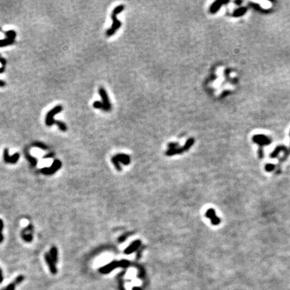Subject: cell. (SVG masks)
<instances>
[{"label": "cell", "instance_id": "cell-25", "mask_svg": "<svg viewBox=\"0 0 290 290\" xmlns=\"http://www.w3.org/2000/svg\"><path fill=\"white\" fill-rule=\"evenodd\" d=\"M16 285L15 284V283L13 281L12 283H10V284L8 285L6 288L3 289L2 290H15V289H16Z\"/></svg>", "mask_w": 290, "mask_h": 290}, {"label": "cell", "instance_id": "cell-16", "mask_svg": "<svg viewBox=\"0 0 290 290\" xmlns=\"http://www.w3.org/2000/svg\"><path fill=\"white\" fill-rule=\"evenodd\" d=\"M25 155H26V158L28 159V160L30 162V163L31 164V165L32 167L36 166L37 163H38V160H37V159L35 157H34L32 155H30L28 152L25 153Z\"/></svg>", "mask_w": 290, "mask_h": 290}, {"label": "cell", "instance_id": "cell-20", "mask_svg": "<svg viewBox=\"0 0 290 290\" xmlns=\"http://www.w3.org/2000/svg\"><path fill=\"white\" fill-rule=\"evenodd\" d=\"M33 146H35V147L39 148V149H43V150H47V149H48V147L47 146V145L44 144V143L40 142H34Z\"/></svg>", "mask_w": 290, "mask_h": 290}, {"label": "cell", "instance_id": "cell-29", "mask_svg": "<svg viewBox=\"0 0 290 290\" xmlns=\"http://www.w3.org/2000/svg\"><path fill=\"white\" fill-rule=\"evenodd\" d=\"M0 63H2V66H4L6 65V59H4L3 58H2V57H1V55H0Z\"/></svg>", "mask_w": 290, "mask_h": 290}, {"label": "cell", "instance_id": "cell-11", "mask_svg": "<svg viewBox=\"0 0 290 290\" xmlns=\"http://www.w3.org/2000/svg\"><path fill=\"white\" fill-rule=\"evenodd\" d=\"M281 151H283V152H285V153H289L288 150H287V149L286 147V146H277V147L276 148V149H275L273 151L272 153H271V158L277 157V156H278L279 154V153H281Z\"/></svg>", "mask_w": 290, "mask_h": 290}, {"label": "cell", "instance_id": "cell-1", "mask_svg": "<svg viewBox=\"0 0 290 290\" xmlns=\"http://www.w3.org/2000/svg\"><path fill=\"white\" fill-rule=\"evenodd\" d=\"M62 109H63V107L61 105H57L55 108H53L52 110L50 111L49 112H48L47 115V118H46V124L48 126H50L54 124H57L58 126L60 128V130L65 132L67 130V126H66L65 124L62 122L57 121V120H54L53 119L54 116L61 112Z\"/></svg>", "mask_w": 290, "mask_h": 290}, {"label": "cell", "instance_id": "cell-7", "mask_svg": "<svg viewBox=\"0 0 290 290\" xmlns=\"http://www.w3.org/2000/svg\"><path fill=\"white\" fill-rule=\"evenodd\" d=\"M206 216L208 218L210 219L211 224L214 226H217L221 222V220L216 216V211L213 208H210L207 210Z\"/></svg>", "mask_w": 290, "mask_h": 290}, {"label": "cell", "instance_id": "cell-21", "mask_svg": "<svg viewBox=\"0 0 290 290\" xmlns=\"http://www.w3.org/2000/svg\"><path fill=\"white\" fill-rule=\"evenodd\" d=\"M124 8H125V7H124V5H120V6L116 7L115 8H114V10H113L112 12L113 13H116V15H118L120 13H121V12L124 10Z\"/></svg>", "mask_w": 290, "mask_h": 290}, {"label": "cell", "instance_id": "cell-5", "mask_svg": "<svg viewBox=\"0 0 290 290\" xmlns=\"http://www.w3.org/2000/svg\"><path fill=\"white\" fill-rule=\"evenodd\" d=\"M112 162L114 163V165L116 167V168L118 169H120V165H119V162H121L122 163L127 164L130 163V156H128L126 155H123V154H120V155H116V156H114V158H112Z\"/></svg>", "mask_w": 290, "mask_h": 290}, {"label": "cell", "instance_id": "cell-13", "mask_svg": "<svg viewBox=\"0 0 290 290\" xmlns=\"http://www.w3.org/2000/svg\"><path fill=\"white\" fill-rule=\"evenodd\" d=\"M226 3V2H220V1H216V2H214V3H213V4L211 6V7H210V12H211V13H216V12H217L218 10L220 8L222 4H223V3Z\"/></svg>", "mask_w": 290, "mask_h": 290}, {"label": "cell", "instance_id": "cell-3", "mask_svg": "<svg viewBox=\"0 0 290 290\" xmlns=\"http://www.w3.org/2000/svg\"><path fill=\"white\" fill-rule=\"evenodd\" d=\"M117 15L114 13H112V16H111V18L112 19L113 23L111 28L109 30H108L106 32V36H111L114 35L115 32H116V30H118L119 28L121 26V22H120L119 20L117 18Z\"/></svg>", "mask_w": 290, "mask_h": 290}, {"label": "cell", "instance_id": "cell-22", "mask_svg": "<svg viewBox=\"0 0 290 290\" xmlns=\"http://www.w3.org/2000/svg\"><path fill=\"white\" fill-rule=\"evenodd\" d=\"M3 228V222L2 219L0 218V243H2L3 241V236L2 231Z\"/></svg>", "mask_w": 290, "mask_h": 290}, {"label": "cell", "instance_id": "cell-9", "mask_svg": "<svg viewBox=\"0 0 290 290\" xmlns=\"http://www.w3.org/2000/svg\"><path fill=\"white\" fill-rule=\"evenodd\" d=\"M44 259H45L46 263H47V265L49 267V270L51 272V273L53 275H55L57 273V267H56V265L54 261H53V259L51 258L50 256L49 253L47 252L44 255Z\"/></svg>", "mask_w": 290, "mask_h": 290}, {"label": "cell", "instance_id": "cell-26", "mask_svg": "<svg viewBox=\"0 0 290 290\" xmlns=\"http://www.w3.org/2000/svg\"><path fill=\"white\" fill-rule=\"evenodd\" d=\"M245 12H246V9H245V8H241V9L238 10L235 12L234 15L236 16H241V15L244 14V13H245Z\"/></svg>", "mask_w": 290, "mask_h": 290}, {"label": "cell", "instance_id": "cell-30", "mask_svg": "<svg viewBox=\"0 0 290 290\" xmlns=\"http://www.w3.org/2000/svg\"><path fill=\"white\" fill-rule=\"evenodd\" d=\"M3 274H2V269H0V283H2V281H3Z\"/></svg>", "mask_w": 290, "mask_h": 290}, {"label": "cell", "instance_id": "cell-2", "mask_svg": "<svg viewBox=\"0 0 290 290\" xmlns=\"http://www.w3.org/2000/svg\"><path fill=\"white\" fill-rule=\"evenodd\" d=\"M62 166V163L60 160L56 159L54 160L50 167H44L40 169V171L43 175H51L54 174L57 171L59 170Z\"/></svg>", "mask_w": 290, "mask_h": 290}, {"label": "cell", "instance_id": "cell-8", "mask_svg": "<svg viewBox=\"0 0 290 290\" xmlns=\"http://www.w3.org/2000/svg\"><path fill=\"white\" fill-rule=\"evenodd\" d=\"M6 34L7 36V38L6 40H0V47H5L9 44H13L14 38L16 36V34L14 31H8L6 32Z\"/></svg>", "mask_w": 290, "mask_h": 290}, {"label": "cell", "instance_id": "cell-15", "mask_svg": "<svg viewBox=\"0 0 290 290\" xmlns=\"http://www.w3.org/2000/svg\"><path fill=\"white\" fill-rule=\"evenodd\" d=\"M140 241H136V242H133V243L129 246L128 248H127V249H126L125 252L127 254L131 253L132 252H133V251H135V250L137 248V247L140 245Z\"/></svg>", "mask_w": 290, "mask_h": 290}, {"label": "cell", "instance_id": "cell-10", "mask_svg": "<svg viewBox=\"0 0 290 290\" xmlns=\"http://www.w3.org/2000/svg\"><path fill=\"white\" fill-rule=\"evenodd\" d=\"M99 93L100 95L101 98H102V100H103V103H104L105 105H106L108 108H111L112 109V105H111L110 102H109V98H108V95L107 94V92L105 91V89L104 88L101 87L99 89Z\"/></svg>", "mask_w": 290, "mask_h": 290}, {"label": "cell", "instance_id": "cell-27", "mask_svg": "<svg viewBox=\"0 0 290 290\" xmlns=\"http://www.w3.org/2000/svg\"><path fill=\"white\" fill-rule=\"evenodd\" d=\"M168 146H169V149H177V148L178 147V144H177V143H175V142L169 143V145H168Z\"/></svg>", "mask_w": 290, "mask_h": 290}, {"label": "cell", "instance_id": "cell-4", "mask_svg": "<svg viewBox=\"0 0 290 290\" xmlns=\"http://www.w3.org/2000/svg\"><path fill=\"white\" fill-rule=\"evenodd\" d=\"M252 141L259 145L260 149H262L263 146H267L271 144V139L263 134H257L252 137Z\"/></svg>", "mask_w": 290, "mask_h": 290}, {"label": "cell", "instance_id": "cell-24", "mask_svg": "<svg viewBox=\"0 0 290 290\" xmlns=\"http://www.w3.org/2000/svg\"><path fill=\"white\" fill-rule=\"evenodd\" d=\"M24 277L23 275H19L18 276V277H16V279H14V281H13V282L15 283V284L17 286V285L20 284V283H21L22 282V281H24Z\"/></svg>", "mask_w": 290, "mask_h": 290}, {"label": "cell", "instance_id": "cell-6", "mask_svg": "<svg viewBox=\"0 0 290 290\" xmlns=\"http://www.w3.org/2000/svg\"><path fill=\"white\" fill-rule=\"evenodd\" d=\"M20 158V154L18 153H15L12 155V156H10L9 155V153H8V149H5L4 151H3V160L6 163H10V164H15L18 162V159Z\"/></svg>", "mask_w": 290, "mask_h": 290}, {"label": "cell", "instance_id": "cell-23", "mask_svg": "<svg viewBox=\"0 0 290 290\" xmlns=\"http://www.w3.org/2000/svg\"><path fill=\"white\" fill-rule=\"evenodd\" d=\"M265 170L267 171V172H271V171L275 170V165L271 163L267 164V165H265Z\"/></svg>", "mask_w": 290, "mask_h": 290}, {"label": "cell", "instance_id": "cell-28", "mask_svg": "<svg viewBox=\"0 0 290 290\" xmlns=\"http://www.w3.org/2000/svg\"><path fill=\"white\" fill-rule=\"evenodd\" d=\"M54 155V154L53 153H49V154H47V155H46L45 156H44V159H48V158H52L53 157Z\"/></svg>", "mask_w": 290, "mask_h": 290}, {"label": "cell", "instance_id": "cell-17", "mask_svg": "<svg viewBox=\"0 0 290 290\" xmlns=\"http://www.w3.org/2000/svg\"><path fill=\"white\" fill-rule=\"evenodd\" d=\"M184 151L183 148H177L174 149H169L166 153V155L168 156H171V155H175V154H180Z\"/></svg>", "mask_w": 290, "mask_h": 290}, {"label": "cell", "instance_id": "cell-12", "mask_svg": "<svg viewBox=\"0 0 290 290\" xmlns=\"http://www.w3.org/2000/svg\"><path fill=\"white\" fill-rule=\"evenodd\" d=\"M93 105V107H94L95 108H96V109H102V110L105 111V112H109V111L111 110V108H108V107L106 105H105L103 102H99V101H95V102H94Z\"/></svg>", "mask_w": 290, "mask_h": 290}, {"label": "cell", "instance_id": "cell-19", "mask_svg": "<svg viewBox=\"0 0 290 290\" xmlns=\"http://www.w3.org/2000/svg\"><path fill=\"white\" fill-rule=\"evenodd\" d=\"M194 143V139L191 138V139H188V140H187L186 142H185V145H184V146L183 147V149L184 150H189V149H190V147L192 146Z\"/></svg>", "mask_w": 290, "mask_h": 290}, {"label": "cell", "instance_id": "cell-18", "mask_svg": "<svg viewBox=\"0 0 290 290\" xmlns=\"http://www.w3.org/2000/svg\"><path fill=\"white\" fill-rule=\"evenodd\" d=\"M21 236L26 242H30L33 240V234L32 233H21Z\"/></svg>", "mask_w": 290, "mask_h": 290}, {"label": "cell", "instance_id": "cell-14", "mask_svg": "<svg viewBox=\"0 0 290 290\" xmlns=\"http://www.w3.org/2000/svg\"><path fill=\"white\" fill-rule=\"evenodd\" d=\"M49 255L51 258L53 259V261H54V263H57V261H58V249H57L56 246H53L51 247L50 250Z\"/></svg>", "mask_w": 290, "mask_h": 290}]
</instances>
